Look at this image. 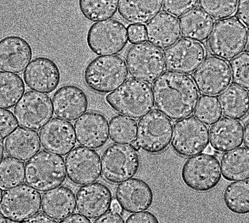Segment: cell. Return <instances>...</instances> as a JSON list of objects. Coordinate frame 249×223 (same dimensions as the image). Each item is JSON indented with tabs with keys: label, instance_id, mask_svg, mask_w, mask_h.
<instances>
[{
	"label": "cell",
	"instance_id": "1",
	"mask_svg": "<svg viewBox=\"0 0 249 223\" xmlns=\"http://www.w3.org/2000/svg\"><path fill=\"white\" fill-rule=\"evenodd\" d=\"M153 94L157 109L173 120L190 117L200 97L190 76L173 71L164 72L155 81Z\"/></svg>",
	"mask_w": 249,
	"mask_h": 223
},
{
	"label": "cell",
	"instance_id": "2",
	"mask_svg": "<svg viewBox=\"0 0 249 223\" xmlns=\"http://www.w3.org/2000/svg\"><path fill=\"white\" fill-rule=\"evenodd\" d=\"M106 100L117 113L134 119L143 117L154 107L150 85L136 79L126 80L114 92L107 95Z\"/></svg>",
	"mask_w": 249,
	"mask_h": 223
},
{
	"label": "cell",
	"instance_id": "3",
	"mask_svg": "<svg viewBox=\"0 0 249 223\" xmlns=\"http://www.w3.org/2000/svg\"><path fill=\"white\" fill-rule=\"evenodd\" d=\"M128 76L126 63L118 56L97 57L89 63L84 72L86 86L99 94L115 90L126 82Z\"/></svg>",
	"mask_w": 249,
	"mask_h": 223
},
{
	"label": "cell",
	"instance_id": "4",
	"mask_svg": "<svg viewBox=\"0 0 249 223\" xmlns=\"http://www.w3.org/2000/svg\"><path fill=\"white\" fill-rule=\"evenodd\" d=\"M66 178L64 158L49 151L39 152L25 165L26 184L40 192L61 186Z\"/></svg>",
	"mask_w": 249,
	"mask_h": 223
},
{
	"label": "cell",
	"instance_id": "5",
	"mask_svg": "<svg viewBox=\"0 0 249 223\" xmlns=\"http://www.w3.org/2000/svg\"><path fill=\"white\" fill-rule=\"evenodd\" d=\"M247 36V28L240 20L234 17L221 19L213 26L208 48L215 56L231 60L244 51Z\"/></svg>",
	"mask_w": 249,
	"mask_h": 223
},
{
	"label": "cell",
	"instance_id": "6",
	"mask_svg": "<svg viewBox=\"0 0 249 223\" xmlns=\"http://www.w3.org/2000/svg\"><path fill=\"white\" fill-rule=\"evenodd\" d=\"M173 131V123L170 119L155 110L139 120L134 143L148 154H160L170 145Z\"/></svg>",
	"mask_w": 249,
	"mask_h": 223
},
{
	"label": "cell",
	"instance_id": "7",
	"mask_svg": "<svg viewBox=\"0 0 249 223\" xmlns=\"http://www.w3.org/2000/svg\"><path fill=\"white\" fill-rule=\"evenodd\" d=\"M129 73L134 79L152 83L165 72L162 51L146 42L132 45L125 56Z\"/></svg>",
	"mask_w": 249,
	"mask_h": 223
},
{
	"label": "cell",
	"instance_id": "8",
	"mask_svg": "<svg viewBox=\"0 0 249 223\" xmlns=\"http://www.w3.org/2000/svg\"><path fill=\"white\" fill-rule=\"evenodd\" d=\"M102 173L107 181L114 184L132 178L140 168L137 151L132 145L113 144L103 154Z\"/></svg>",
	"mask_w": 249,
	"mask_h": 223
},
{
	"label": "cell",
	"instance_id": "9",
	"mask_svg": "<svg viewBox=\"0 0 249 223\" xmlns=\"http://www.w3.org/2000/svg\"><path fill=\"white\" fill-rule=\"evenodd\" d=\"M181 177L184 184L193 190L211 191L222 178L220 161L213 155L206 153L189 158L182 168Z\"/></svg>",
	"mask_w": 249,
	"mask_h": 223
},
{
	"label": "cell",
	"instance_id": "10",
	"mask_svg": "<svg viewBox=\"0 0 249 223\" xmlns=\"http://www.w3.org/2000/svg\"><path fill=\"white\" fill-rule=\"evenodd\" d=\"M128 41L126 26L114 19L93 24L89 27L87 35V43L89 49L101 56L121 53Z\"/></svg>",
	"mask_w": 249,
	"mask_h": 223
},
{
	"label": "cell",
	"instance_id": "11",
	"mask_svg": "<svg viewBox=\"0 0 249 223\" xmlns=\"http://www.w3.org/2000/svg\"><path fill=\"white\" fill-rule=\"evenodd\" d=\"M209 131L206 125L195 117H188L175 123L172 147L182 157H192L203 153L208 146Z\"/></svg>",
	"mask_w": 249,
	"mask_h": 223
},
{
	"label": "cell",
	"instance_id": "12",
	"mask_svg": "<svg viewBox=\"0 0 249 223\" xmlns=\"http://www.w3.org/2000/svg\"><path fill=\"white\" fill-rule=\"evenodd\" d=\"M41 207V194L32 187L22 184L4 191L0 214L8 221L19 223L37 214Z\"/></svg>",
	"mask_w": 249,
	"mask_h": 223
},
{
	"label": "cell",
	"instance_id": "13",
	"mask_svg": "<svg viewBox=\"0 0 249 223\" xmlns=\"http://www.w3.org/2000/svg\"><path fill=\"white\" fill-rule=\"evenodd\" d=\"M14 114L19 126L39 130L53 116L52 99L45 93L28 91L16 105Z\"/></svg>",
	"mask_w": 249,
	"mask_h": 223
},
{
	"label": "cell",
	"instance_id": "14",
	"mask_svg": "<svg viewBox=\"0 0 249 223\" xmlns=\"http://www.w3.org/2000/svg\"><path fill=\"white\" fill-rule=\"evenodd\" d=\"M193 79L201 94L209 96L220 95L231 84V67L222 58L208 57L195 71Z\"/></svg>",
	"mask_w": 249,
	"mask_h": 223
},
{
	"label": "cell",
	"instance_id": "15",
	"mask_svg": "<svg viewBox=\"0 0 249 223\" xmlns=\"http://www.w3.org/2000/svg\"><path fill=\"white\" fill-rule=\"evenodd\" d=\"M66 173L73 184L84 186L93 183L102 175L100 155L94 150L78 146L65 158Z\"/></svg>",
	"mask_w": 249,
	"mask_h": 223
},
{
	"label": "cell",
	"instance_id": "16",
	"mask_svg": "<svg viewBox=\"0 0 249 223\" xmlns=\"http://www.w3.org/2000/svg\"><path fill=\"white\" fill-rule=\"evenodd\" d=\"M206 54L205 48L200 43L182 38L165 51V66L173 72L191 74L203 63Z\"/></svg>",
	"mask_w": 249,
	"mask_h": 223
},
{
	"label": "cell",
	"instance_id": "17",
	"mask_svg": "<svg viewBox=\"0 0 249 223\" xmlns=\"http://www.w3.org/2000/svg\"><path fill=\"white\" fill-rule=\"evenodd\" d=\"M113 202L110 189L100 182L84 185L76 196V207L79 214L90 219L103 216L110 209Z\"/></svg>",
	"mask_w": 249,
	"mask_h": 223
},
{
	"label": "cell",
	"instance_id": "18",
	"mask_svg": "<svg viewBox=\"0 0 249 223\" xmlns=\"http://www.w3.org/2000/svg\"><path fill=\"white\" fill-rule=\"evenodd\" d=\"M39 137L44 149L61 156L68 154L77 143L72 124L58 118L49 120L41 129Z\"/></svg>",
	"mask_w": 249,
	"mask_h": 223
},
{
	"label": "cell",
	"instance_id": "19",
	"mask_svg": "<svg viewBox=\"0 0 249 223\" xmlns=\"http://www.w3.org/2000/svg\"><path fill=\"white\" fill-rule=\"evenodd\" d=\"M28 87L36 92L52 93L61 81L60 70L51 58L39 57L33 59L26 68L23 75Z\"/></svg>",
	"mask_w": 249,
	"mask_h": 223
},
{
	"label": "cell",
	"instance_id": "20",
	"mask_svg": "<svg viewBox=\"0 0 249 223\" xmlns=\"http://www.w3.org/2000/svg\"><path fill=\"white\" fill-rule=\"evenodd\" d=\"M108 120L104 115L96 111H89L74 123L78 144L91 149L103 147L108 139Z\"/></svg>",
	"mask_w": 249,
	"mask_h": 223
},
{
	"label": "cell",
	"instance_id": "21",
	"mask_svg": "<svg viewBox=\"0 0 249 223\" xmlns=\"http://www.w3.org/2000/svg\"><path fill=\"white\" fill-rule=\"evenodd\" d=\"M116 198L123 209L133 214L150 208L154 201V194L152 188L145 181L132 178L118 186Z\"/></svg>",
	"mask_w": 249,
	"mask_h": 223
},
{
	"label": "cell",
	"instance_id": "22",
	"mask_svg": "<svg viewBox=\"0 0 249 223\" xmlns=\"http://www.w3.org/2000/svg\"><path fill=\"white\" fill-rule=\"evenodd\" d=\"M33 49L24 38L9 35L0 40V69L21 73L32 59Z\"/></svg>",
	"mask_w": 249,
	"mask_h": 223
},
{
	"label": "cell",
	"instance_id": "23",
	"mask_svg": "<svg viewBox=\"0 0 249 223\" xmlns=\"http://www.w3.org/2000/svg\"><path fill=\"white\" fill-rule=\"evenodd\" d=\"M88 104L84 91L73 85L59 88L53 97L54 115L58 118L69 121H74L85 114Z\"/></svg>",
	"mask_w": 249,
	"mask_h": 223
},
{
	"label": "cell",
	"instance_id": "24",
	"mask_svg": "<svg viewBox=\"0 0 249 223\" xmlns=\"http://www.w3.org/2000/svg\"><path fill=\"white\" fill-rule=\"evenodd\" d=\"M145 30L147 41L161 49L172 46L181 35L178 18L165 12L155 17L147 24Z\"/></svg>",
	"mask_w": 249,
	"mask_h": 223
},
{
	"label": "cell",
	"instance_id": "25",
	"mask_svg": "<svg viewBox=\"0 0 249 223\" xmlns=\"http://www.w3.org/2000/svg\"><path fill=\"white\" fill-rule=\"evenodd\" d=\"M244 134V127L240 121L223 118L209 130L211 147L220 153L232 151L242 146Z\"/></svg>",
	"mask_w": 249,
	"mask_h": 223
},
{
	"label": "cell",
	"instance_id": "26",
	"mask_svg": "<svg viewBox=\"0 0 249 223\" xmlns=\"http://www.w3.org/2000/svg\"><path fill=\"white\" fill-rule=\"evenodd\" d=\"M37 132L24 127L17 128L4 141L7 154L16 159L26 161L41 148Z\"/></svg>",
	"mask_w": 249,
	"mask_h": 223
},
{
	"label": "cell",
	"instance_id": "27",
	"mask_svg": "<svg viewBox=\"0 0 249 223\" xmlns=\"http://www.w3.org/2000/svg\"><path fill=\"white\" fill-rule=\"evenodd\" d=\"M76 209V198L73 191L68 188L57 187L48 190L42 198L44 214L57 221L72 215Z\"/></svg>",
	"mask_w": 249,
	"mask_h": 223
},
{
	"label": "cell",
	"instance_id": "28",
	"mask_svg": "<svg viewBox=\"0 0 249 223\" xmlns=\"http://www.w3.org/2000/svg\"><path fill=\"white\" fill-rule=\"evenodd\" d=\"M163 0H119L118 13L132 24H144L161 11Z\"/></svg>",
	"mask_w": 249,
	"mask_h": 223
},
{
	"label": "cell",
	"instance_id": "29",
	"mask_svg": "<svg viewBox=\"0 0 249 223\" xmlns=\"http://www.w3.org/2000/svg\"><path fill=\"white\" fill-rule=\"evenodd\" d=\"M181 34L186 39L204 42L210 37L214 26L213 18L201 9H194L180 18Z\"/></svg>",
	"mask_w": 249,
	"mask_h": 223
},
{
	"label": "cell",
	"instance_id": "30",
	"mask_svg": "<svg viewBox=\"0 0 249 223\" xmlns=\"http://www.w3.org/2000/svg\"><path fill=\"white\" fill-rule=\"evenodd\" d=\"M218 100L222 114L227 118L241 120L248 114L249 94L244 88L231 85L224 91Z\"/></svg>",
	"mask_w": 249,
	"mask_h": 223
},
{
	"label": "cell",
	"instance_id": "31",
	"mask_svg": "<svg viewBox=\"0 0 249 223\" xmlns=\"http://www.w3.org/2000/svg\"><path fill=\"white\" fill-rule=\"evenodd\" d=\"M222 175L229 181L249 179V150L242 147L225 154L221 161Z\"/></svg>",
	"mask_w": 249,
	"mask_h": 223
},
{
	"label": "cell",
	"instance_id": "32",
	"mask_svg": "<svg viewBox=\"0 0 249 223\" xmlns=\"http://www.w3.org/2000/svg\"><path fill=\"white\" fill-rule=\"evenodd\" d=\"M25 86L19 75L0 72V108L14 107L24 95Z\"/></svg>",
	"mask_w": 249,
	"mask_h": 223
},
{
	"label": "cell",
	"instance_id": "33",
	"mask_svg": "<svg viewBox=\"0 0 249 223\" xmlns=\"http://www.w3.org/2000/svg\"><path fill=\"white\" fill-rule=\"evenodd\" d=\"M223 199L227 208L234 214H249V180L229 184L225 189Z\"/></svg>",
	"mask_w": 249,
	"mask_h": 223
},
{
	"label": "cell",
	"instance_id": "34",
	"mask_svg": "<svg viewBox=\"0 0 249 223\" xmlns=\"http://www.w3.org/2000/svg\"><path fill=\"white\" fill-rule=\"evenodd\" d=\"M119 0H78L83 16L93 22L105 21L116 14Z\"/></svg>",
	"mask_w": 249,
	"mask_h": 223
},
{
	"label": "cell",
	"instance_id": "35",
	"mask_svg": "<svg viewBox=\"0 0 249 223\" xmlns=\"http://www.w3.org/2000/svg\"><path fill=\"white\" fill-rule=\"evenodd\" d=\"M137 133V123L133 119L117 115L109 121V137L116 144H133L136 141Z\"/></svg>",
	"mask_w": 249,
	"mask_h": 223
},
{
	"label": "cell",
	"instance_id": "36",
	"mask_svg": "<svg viewBox=\"0 0 249 223\" xmlns=\"http://www.w3.org/2000/svg\"><path fill=\"white\" fill-rule=\"evenodd\" d=\"M24 163L11 157H6L0 163V188L7 190L21 185L25 178Z\"/></svg>",
	"mask_w": 249,
	"mask_h": 223
},
{
	"label": "cell",
	"instance_id": "37",
	"mask_svg": "<svg viewBox=\"0 0 249 223\" xmlns=\"http://www.w3.org/2000/svg\"><path fill=\"white\" fill-rule=\"evenodd\" d=\"M218 99L213 96L203 95L199 98L194 111L195 117L206 125H213L222 116Z\"/></svg>",
	"mask_w": 249,
	"mask_h": 223
},
{
	"label": "cell",
	"instance_id": "38",
	"mask_svg": "<svg viewBox=\"0 0 249 223\" xmlns=\"http://www.w3.org/2000/svg\"><path fill=\"white\" fill-rule=\"evenodd\" d=\"M199 6L215 19L231 17L237 11L238 0H198Z\"/></svg>",
	"mask_w": 249,
	"mask_h": 223
},
{
	"label": "cell",
	"instance_id": "39",
	"mask_svg": "<svg viewBox=\"0 0 249 223\" xmlns=\"http://www.w3.org/2000/svg\"><path fill=\"white\" fill-rule=\"evenodd\" d=\"M231 69L233 83L249 89V54L243 53L233 59Z\"/></svg>",
	"mask_w": 249,
	"mask_h": 223
},
{
	"label": "cell",
	"instance_id": "40",
	"mask_svg": "<svg viewBox=\"0 0 249 223\" xmlns=\"http://www.w3.org/2000/svg\"><path fill=\"white\" fill-rule=\"evenodd\" d=\"M198 2V0H163V8L169 14L180 17L195 9Z\"/></svg>",
	"mask_w": 249,
	"mask_h": 223
},
{
	"label": "cell",
	"instance_id": "41",
	"mask_svg": "<svg viewBox=\"0 0 249 223\" xmlns=\"http://www.w3.org/2000/svg\"><path fill=\"white\" fill-rule=\"evenodd\" d=\"M18 127V124L13 112L0 108V141L5 139Z\"/></svg>",
	"mask_w": 249,
	"mask_h": 223
},
{
	"label": "cell",
	"instance_id": "42",
	"mask_svg": "<svg viewBox=\"0 0 249 223\" xmlns=\"http://www.w3.org/2000/svg\"><path fill=\"white\" fill-rule=\"evenodd\" d=\"M129 42L132 44L144 42L146 39V30L144 25L132 24L128 27Z\"/></svg>",
	"mask_w": 249,
	"mask_h": 223
},
{
	"label": "cell",
	"instance_id": "43",
	"mask_svg": "<svg viewBox=\"0 0 249 223\" xmlns=\"http://www.w3.org/2000/svg\"><path fill=\"white\" fill-rule=\"evenodd\" d=\"M125 223H160L157 217L153 213L143 211L129 216Z\"/></svg>",
	"mask_w": 249,
	"mask_h": 223
},
{
	"label": "cell",
	"instance_id": "44",
	"mask_svg": "<svg viewBox=\"0 0 249 223\" xmlns=\"http://www.w3.org/2000/svg\"><path fill=\"white\" fill-rule=\"evenodd\" d=\"M236 12L239 20L249 27V0H238Z\"/></svg>",
	"mask_w": 249,
	"mask_h": 223
},
{
	"label": "cell",
	"instance_id": "45",
	"mask_svg": "<svg viewBox=\"0 0 249 223\" xmlns=\"http://www.w3.org/2000/svg\"><path fill=\"white\" fill-rule=\"evenodd\" d=\"M93 223H125L119 213L111 209L95 220Z\"/></svg>",
	"mask_w": 249,
	"mask_h": 223
},
{
	"label": "cell",
	"instance_id": "46",
	"mask_svg": "<svg viewBox=\"0 0 249 223\" xmlns=\"http://www.w3.org/2000/svg\"><path fill=\"white\" fill-rule=\"evenodd\" d=\"M21 223H57L54 220L49 218L43 213H38L31 218L25 220Z\"/></svg>",
	"mask_w": 249,
	"mask_h": 223
},
{
	"label": "cell",
	"instance_id": "47",
	"mask_svg": "<svg viewBox=\"0 0 249 223\" xmlns=\"http://www.w3.org/2000/svg\"><path fill=\"white\" fill-rule=\"evenodd\" d=\"M59 223H92V222L81 214H74L61 221Z\"/></svg>",
	"mask_w": 249,
	"mask_h": 223
},
{
	"label": "cell",
	"instance_id": "48",
	"mask_svg": "<svg viewBox=\"0 0 249 223\" xmlns=\"http://www.w3.org/2000/svg\"><path fill=\"white\" fill-rule=\"evenodd\" d=\"M244 144L249 150V121L246 124L244 128Z\"/></svg>",
	"mask_w": 249,
	"mask_h": 223
},
{
	"label": "cell",
	"instance_id": "49",
	"mask_svg": "<svg viewBox=\"0 0 249 223\" xmlns=\"http://www.w3.org/2000/svg\"><path fill=\"white\" fill-rule=\"evenodd\" d=\"M122 207L120 206V205H119L118 202L117 200H113L112 202L111 207L110 209L116 211L117 212L119 213V214H121L122 211Z\"/></svg>",
	"mask_w": 249,
	"mask_h": 223
},
{
	"label": "cell",
	"instance_id": "50",
	"mask_svg": "<svg viewBox=\"0 0 249 223\" xmlns=\"http://www.w3.org/2000/svg\"><path fill=\"white\" fill-rule=\"evenodd\" d=\"M5 155L4 148L1 142H0V163H1Z\"/></svg>",
	"mask_w": 249,
	"mask_h": 223
},
{
	"label": "cell",
	"instance_id": "51",
	"mask_svg": "<svg viewBox=\"0 0 249 223\" xmlns=\"http://www.w3.org/2000/svg\"><path fill=\"white\" fill-rule=\"evenodd\" d=\"M205 153L209 154H213L214 153V149L211 146H208L204 151Z\"/></svg>",
	"mask_w": 249,
	"mask_h": 223
},
{
	"label": "cell",
	"instance_id": "52",
	"mask_svg": "<svg viewBox=\"0 0 249 223\" xmlns=\"http://www.w3.org/2000/svg\"><path fill=\"white\" fill-rule=\"evenodd\" d=\"M246 47L247 51L249 54V33L248 34L247 36Z\"/></svg>",
	"mask_w": 249,
	"mask_h": 223
},
{
	"label": "cell",
	"instance_id": "53",
	"mask_svg": "<svg viewBox=\"0 0 249 223\" xmlns=\"http://www.w3.org/2000/svg\"><path fill=\"white\" fill-rule=\"evenodd\" d=\"M0 223H6L5 218L1 214H0Z\"/></svg>",
	"mask_w": 249,
	"mask_h": 223
},
{
	"label": "cell",
	"instance_id": "54",
	"mask_svg": "<svg viewBox=\"0 0 249 223\" xmlns=\"http://www.w3.org/2000/svg\"><path fill=\"white\" fill-rule=\"evenodd\" d=\"M3 196V191L1 188H0V204H1L2 197Z\"/></svg>",
	"mask_w": 249,
	"mask_h": 223
},
{
	"label": "cell",
	"instance_id": "55",
	"mask_svg": "<svg viewBox=\"0 0 249 223\" xmlns=\"http://www.w3.org/2000/svg\"><path fill=\"white\" fill-rule=\"evenodd\" d=\"M8 223H18L12 222V221H8Z\"/></svg>",
	"mask_w": 249,
	"mask_h": 223
}]
</instances>
